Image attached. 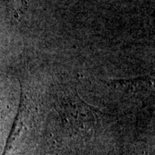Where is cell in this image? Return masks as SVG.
I'll list each match as a JSON object with an SVG mask.
<instances>
[{
    "mask_svg": "<svg viewBox=\"0 0 155 155\" xmlns=\"http://www.w3.org/2000/svg\"><path fill=\"white\" fill-rule=\"evenodd\" d=\"M7 2L15 17L18 18L25 9V3L24 0H7Z\"/></svg>",
    "mask_w": 155,
    "mask_h": 155,
    "instance_id": "obj_1",
    "label": "cell"
}]
</instances>
